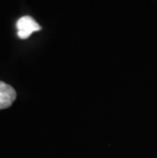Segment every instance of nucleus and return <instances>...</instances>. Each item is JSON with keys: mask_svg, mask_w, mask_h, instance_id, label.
I'll return each instance as SVG.
<instances>
[{"mask_svg": "<svg viewBox=\"0 0 157 158\" xmlns=\"http://www.w3.org/2000/svg\"><path fill=\"white\" fill-rule=\"evenodd\" d=\"M16 98V92L10 85L0 82V110L8 108Z\"/></svg>", "mask_w": 157, "mask_h": 158, "instance_id": "2", "label": "nucleus"}, {"mask_svg": "<svg viewBox=\"0 0 157 158\" xmlns=\"http://www.w3.org/2000/svg\"><path fill=\"white\" fill-rule=\"evenodd\" d=\"M16 29H18V36L21 39L29 38L34 32L40 31L41 27L38 23L31 16H22L16 23Z\"/></svg>", "mask_w": 157, "mask_h": 158, "instance_id": "1", "label": "nucleus"}]
</instances>
